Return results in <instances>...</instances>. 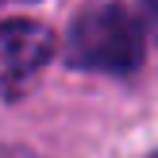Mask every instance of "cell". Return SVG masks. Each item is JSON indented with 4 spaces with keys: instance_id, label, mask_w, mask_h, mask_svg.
<instances>
[{
    "instance_id": "obj_1",
    "label": "cell",
    "mask_w": 158,
    "mask_h": 158,
    "mask_svg": "<svg viewBox=\"0 0 158 158\" xmlns=\"http://www.w3.org/2000/svg\"><path fill=\"white\" fill-rule=\"evenodd\" d=\"M147 58L143 27L123 8H97L73 19L66 39V62L93 73H135Z\"/></svg>"
},
{
    "instance_id": "obj_2",
    "label": "cell",
    "mask_w": 158,
    "mask_h": 158,
    "mask_svg": "<svg viewBox=\"0 0 158 158\" xmlns=\"http://www.w3.org/2000/svg\"><path fill=\"white\" fill-rule=\"evenodd\" d=\"M54 35L39 19H4L0 23V97L23 93L35 73L50 62Z\"/></svg>"
}]
</instances>
